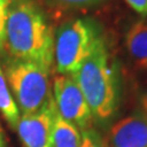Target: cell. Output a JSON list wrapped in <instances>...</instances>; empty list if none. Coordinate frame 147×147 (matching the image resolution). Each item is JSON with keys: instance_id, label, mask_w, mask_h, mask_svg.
<instances>
[{"instance_id": "2e32d148", "label": "cell", "mask_w": 147, "mask_h": 147, "mask_svg": "<svg viewBox=\"0 0 147 147\" xmlns=\"http://www.w3.org/2000/svg\"><path fill=\"white\" fill-rule=\"evenodd\" d=\"M0 147H5V144H4V137L1 134V130H0Z\"/></svg>"}, {"instance_id": "3957f363", "label": "cell", "mask_w": 147, "mask_h": 147, "mask_svg": "<svg viewBox=\"0 0 147 147\" xmlns=\"http://www.w3.org/2000/svg\"><path fill=\"white\" fill-rule=\"evenodd\" d=\"M100 36L86 20L66 21L54 33V65L61 75L75 76Z\"/></svg>"}, {"instance_id": "52a82bcc", "label": "cell", "mask_w": 147, "mask_h": 147, "mask_svg": "<svg viewBox=\"0 0 147 147\" xmlns=\"http://www.w3.org/2000/svg\"><path fill=\"white\" fill-rule=\"evenodd\" d=\"M109 147H147V114L136 112L117 121L108 137Z\"/></svg>"}, {"instance_id": "30bf717a", "label": "cell", "mask_w": 147, "mask_h": 147, "mask_svg": "<svg viewBox=\"0 0 147 147\" xmlns=\"http://www.w3.org/2000/svg\"><path fill=\"white\" fill-rule=\"evenodd\" d=\"M0 114L6 120L13 130H16L17 124L20 121L21 113L15 102V98L9 87L4 67L0 64Z\"/></svg>"}, {"instance_id": "9a60e30c", "label": "cell", "mask_w": 147, "mask_h": 147, "mask_svg": "<svg viewBox=\"0 0 147 147\" xmlns=\"http://www.w3.org/2000/svg\"><path fill=\"white\" fill-rule=\"evenodd\" d=\"M141 103H142V108L145 109V112H146V114H147V90L145 91V93L142 94Z\"/></svg>"}, {"instance_id": "6da1fadb", "label": "cell", "mask_w": 147, "mask_h": 147, "mask_svg": "<svg viewBox=\"0 0 147 147\" xmlns=\"http://www.w3.org/2000/svg\"><path fill=\"white\" fill-rule=\"evenodd\" d=\"M5 47L12 59L36 63L50 71L54 32L34 0H10Z\"/></svg>"}, {"instance_id": "4fadbf2b", "label": "cell", "mask_w": 147, "mask_h": 147, "mask_svg": "<svg viewBox=\"0 0 147 147\" xmlns=\"http://www.w3.org/2000/svg\"><path fill=\"white\" fill-rule=\"evenodd\" d=\"M54 1L69 9H86L98 5L103 0H54Z\"/></svg>"}, {"instance_id": "5b68a950", "label": "cell", "mask_w": 147, "mask_h": 147, "mask_svg": "<svg viewBox=\"0 0 147 147\" xmlns=\"http://www.w3.org/2000/svg\"><path fill=\"white\" fill-rule=\"evenodd\" d=\"M52 93L57 112L64 120L81 131L90 127L93 117L75 77L61 74L57 75L52 85Z\"/></svg>"}, {"instance_id": "8fae6325", "label": "cell", "mask_w": 147, "mask_h": 147, "mask_svg": "<svg viewBox=\"0 0 147 147\" xmlns=\"http://www.w3.org/2000/svg\"><path fill=\"white\" fill-rule=\"evenodd\" d=\"M82 140L80 147H109L108 141L94 129L88 127L82 130Z\"/></svg>"}, {"instance_id": "7a4b0ae2", "label": "cell", "mask_w": 147, "mask_h": 147, "mask_svg": "<svg viewBox=\"0 0 147 147\" xmlns=\"http://www.w3.org/2000/svg\"><path fill=\"white\" fill-rule=\"evenodd\" d=\"M74 77L87 100L92 117L98 120L112 118L118 107V77L102 37Z\"/></svg>"}, {"instance_id": "5bb4252c", "label": "cell", "mask_w": 147, "mask_h": 147, "mask_svg": "<svg viewBox=\"0 0 147 147\" xmlns=\"http://www.w3.org/2000/svg\"><path fill=\"white\" fill-rule=\"evenodd\" d=\"M125 3L141 16H147V0H125Z\"/></svg>"}, {"instance_id": "ba28073f", "label": "cell", "mask_w": 147, "mask_h": 147, "mask_svg": "<svg viewBox=\"0 0 147 147\" xmlns=\"http://www.w3.org/2000/svg\"><path fill=\"white\" fill-rule=\"evenodd\" d=\"M125 45L129 57L141 70H147V21L134 22L125 34Z\"/></svg>"}, {"instance_id": "9c48e42d", "label": "cell", "mask_w": 147, "mask_h": 147, "mask_svg": "<svg viewBox=\"0 0 147 147\" xmlns=\"http://www.w3.org/2000/svg\"><path fill=\"white\" fill-rule=\"evenodd\" d=\"M81 140L82 132L80 129L64 120L57 112L50 147H80Z\"/></svg>"}, {"instance_id": "277c9868", "label": "cell", "mask_w": 147, "mask_h": 147, "mask_svg": "<svg viewBox=\"0 0 147 147\" xmlns=\"http://www.w3.org/2000/svg\"><path fill=\"white\" fill-rule=\"evenodd\" d=\"M4 72L21 115L42 108L53 96L49 70L38 64L11 58Z\"/></svg>"}, {"instance_id": "8992f818", "label": "cell", "mask_w": 147, "mask_h": 147, "mask_svg": "<svg viewBox=\"0 0 147 147\" xmlns=\"http://www.w3.org/2000/svg\"><path fill=\"white\" fill-rule=\"evenodd\" d=\"M57 108L53 96L38 110L21 115L16 130L25 147H50Z\"/></svg>"}, {"instance_id": "7c38bea8", "label": "cell", "mask_w": 147, "mask_h": 147, "mask_svg": "<svg viewBox=\"0 0 147 147\" xmlns=\"http://www.w3.org/2000/svg\"><path fill=\"white\" fill-rule=\"evenodd\" d=\"M10 0H0V52L6 45V24Z\"/></svg>"}]
</instances>
